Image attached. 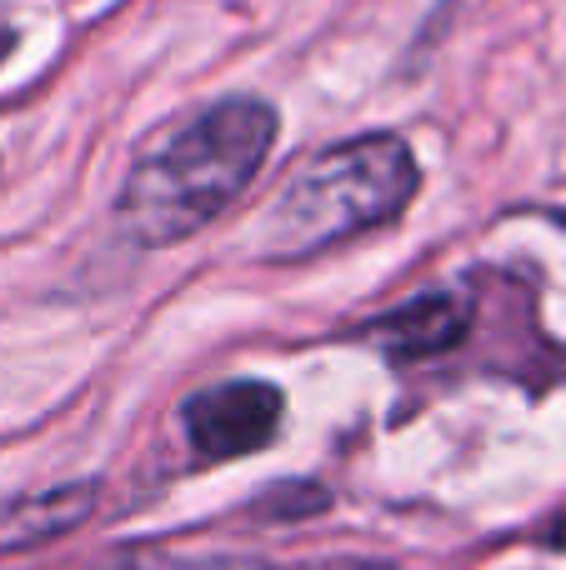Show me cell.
Returning <instances> with one entry per match:
<instances>
[{
    "label": "cell",
    "mask_w": 566,
    "mask_h": 570,
    "mask_svg": "<svg viewBox=\"0 0 566 570\" xmlns=\"http://www.w3.org/2000/svg\"><path fill=\"white\" fill-rule=\"evenodd\" d=\"M276 110L256 96H231L180 120L130 166L116 200L126 240L156 250L180 246L241 200L276 146Z\"/></svg>",
    "instance_id": "1"
},
{
    "label": "cell",
    "mask_w": 566,
    "mask_h": 570,
    "mask_svg": "<svg viewBox=\"0 0 566 570\" xmlns=\"http://www.w3.org/2000/svg\"><path fill=\"white\" fill-rule=\"evenodd\" d=\"M421 186L417 156L397 136H357L291 170L256 226L261 261H306L381 230L411 206Z\"/></svg>",
    "instance_id": "2"
},
{
    "label": "cell",
    "mask_w": 566,
    "mask_h": 570,
    "mask_svg": "<svg viewBox=\"0 0 566 570\" xmlns=\"http://www.w3.org/2000/svg\"><path fill=\"white\" fill-rule=\"evenodd\" d=\"M281 411H286V401H281L276 385L226 381L191 395L180 421H186V441L201 461H236V455L266 451L276 441Z\"/></svg>",
    "instance_id": "3"
},
{
    "label": "cell",
    "mask_w": 566,
    "mask_h": 570,
    "mask_svg": "<svg viewBox=\"0 0 566 570\" xmlns=\"http://www.w3.org/2000/svg\"><path fill=\"white\" fill-rule=\"evenodd\" d=\"M467 325H471L467 295L431 291V295L407 301L401 311L381 315V321L371 325V341L387 355H397V361H427V355H441V351H451V345H461Z\"/></svg>",
    "instance_id": "4"
},
{
    "label": "cell",
    "mask_w": 566,
    "mask_h": 570,
    "mask_svg": "<svg viewBox=\"0 0 566 570\" xmlns=\"http://www.w3.org/2000/svg\"><path fill=\"white\" fill-rule=\"evenodd\" d=\"M90 511H96V485H60V491L0 501V551L56 541V535L76 531L80 521H90Z\"/></svg>",
    "instance_id": "5"
},
{
    "label": "cell",
    "mask_w": 566,
    "mask_h": 570,
    "mask_svg": "<svg viewBox=\"0 0 566 570\" xmlns=\"http://www.w3.org/2000/svg\"><path fill=\"white\" fill-rule=\"evenodd\" d=\"M547 546H557V551H566V515H562V521H552V531H547Z\"/></svg>",
    "instance_id": "6"
},
{
    "label": "cell",
    "mask_w": 566,
    "mask_h": 570,
    "mask_svg": "<svg viewBox=\"0 0 566 570\" xmlns=\"http://www.w3.org/2000/svg\"><path fill=\"white\" fill-rule=\"evenodd\" d=\"M326 570H387V566H326Z\"/></svg>",
    "instance_id": "7"
},
{
    "label": "cell",
    "mask_w": 566,
    "mask_h": 570,
    "mask_svg": "<svg viewBox=\"0 0 566 570\" xmlns=\"http://www.w3.org/2000/svg\"><path fill=\"white\" fill-rule=\"evenodd\" d=\"M6 50H10V30L0 26V56H6Z\"/></svg>",
    "instance_id": "8"
}]
</instances>
